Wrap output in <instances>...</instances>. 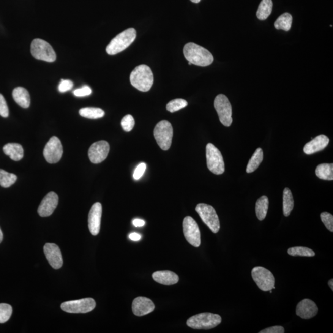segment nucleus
Instances as JSON below:
<instances>
[{"instance_id": "nucleus-1", "label": "nucleus", "mask_w": 333, "mask_h": 333, "mask_svg": "<svg viewBox=\"0 0 333 333\" xmlns=\"http://www.w3.org/2000/svg\"><path fill=\"white\" fill-rule=\"evenodd\" d=\"M184 54L188 62L198 66H208L214 61V57L208 50L192 42L185 45Z\"/></svg>"}, {"instance_id": "nucleus-2", "label": "nucleus", "mask_w": 333, "mask_h": 333, "mask_svg": "<svg viewBox=\"0 0 333 333\" xmlns=\"http://www.w3.org/2000/svg\"><path fill=\"white\" fill-rule=\"evenodd\" d=\"M130 80L136 89L141 92H148L154 83L153 73L147 65H139L131 73Z\"/></svg>"}, {"instance_id": "nucleus-3", "label": "nucleus", "mask_w": 333, "mask_h": 333, "mask_svg": "<svg viewBox=\"0 0 333 333\" xmlns=\"http://www.w3.org/2000/svg\"><path fill=\"white\" fill-rule=\"evenodd\" d=\"M136 37V32L135 29L129 28L125 30L111 41L106 47V51L109 55H115L121 53L134 42Z\"/></svg>"}, {"instance_id": "nucleus-4", "label": "nucleus", "mask_w": 333, "mask_h": 333, "mask_svg": "<svg viewBox=\"0 0 333 333\" xmlns=\"http://www.w3.org/2000/svg\"><path fill=\"white\" fill-rule=\"evenodd\" d=\"M222 323V318L217 314L203 313L198 314L188 319V327L195 329H211Z\"/></svg>"}, {"instance_id": "nucleus-5", "label": "nucleus", "mask_w": 333, "mask_h": 333, "mask_svg": "<svg viewBox=\"0 0 333 333\" xmlns=\"http://www.w3.org/2000/svg\"><path fill=\"white\" fill-rule=\"evenodd\" d=\"M31 53L35 59L48 62L56 61L55 51L50 43L42 39H36L32 41Z\"/></svg>"}, {"instance_id": "nucleus-6", "label": "nucleus", "mask_w": 333, "mask_h": 333, "mask_svg": "<svg viewBox=\"0 0 333 333\" xmlns=\"http://www.w3.org/2000/svg\"><path fill=\"white\" fill-rule=\"evenodd\" d=\"M195 210L202 220L208 226L212 233H217L219 231L220 228L219 218L214 207L208 204L201 203L196 206Z\"/></svg>"}, {"instance_id": "nucleus-7", "label": "nucleus", "mask_w": 333, "mask_h": 333, "mask_svg": "<svg viewBox=\"0 0 333 333\" xmlns=\"http://www.w3.org/2000/svg\"><path fill=\"white\" fill-rule=\"evenodd\" d=\"M154 135L160 148L168 151L171 147L173 136V128L171 123L166 121L158 123L154 128Z\"/></svg>"}, {"instance_id": "nucleus-8", "label": "nucleus", "mask_w": 333, "mask_h": 333, "mask_svg": "<svg viewBox=\"0 0 333 333\" xmlns=\"http://www.w3.org/2000/svg\"><path fill=\"white\" fill-rule=\"evenodd\" d=\"M207 165L213 174L221 175L224 173L225 163L221 152L211 143L206 146Z\"/></svg>"}, {"instance_id": "nucleus-9", "label": "nucleus", "mask_w": 333, "mask_h": 333, "mask_svg": "<svg viewBox=\"0 0 333 333\" xmlns=\"http://www.w3.org/2000/svg\"><path fill=\"white\" fill-rule=\"evenodd\" d=\"M251 276L258 288L263 291L275 289V280L274 275L263 267H255L251 270Z\"/></svg>"}, {"instance_id": "nucleus-10", "label": "nucleus", "mask_w": 333, "mask_h": 333, "mask_svg": "<svg viewBox=\"0 0 333 333\" xmlns=\"http://www.w3.org/2000/svg\"><path fill=\"white\" fill-rule=\"evenodd\" d=\"M214 107L216 109L220 121L225 127H230L233 123L232 106L225 95L220 94L215 98Z\"/></svg>"}, {"instance_id": "nucleus-11", "label": "nucleus", "mask_w": 333, "mask_h": 333, "mask_svg": "<svg viewBox=\"0 0 333 333\" xmlns=\"http://www.w3.org/2000/svg\"><path fill=\"white\" fill-rule=\"evenodd\" d=\"M96 307V302L92 298H85L62 303L61 309L70 313H86L91 312Z\"/></svg>"}, {"instance_id": "nucleus-12", "label": "nucleus", "mask_w": 333, "mask_h": 333, "mask_svg": "<svg viewBox=\"0 0 333 333\" xmlns=\"http://www.w3.org/2000/svg\"><path fill=\"white\" fill-rule=\"evenodd\" d=\"M183 230L188 243L195 247L200 246L201 232L196 221L192 217H186L183 222Z\"/></svg>"}, {"instance_id": "nucleus-13", "label": "nucleus", "mask_w": 333, "mask_h": 333, "mask_svg": "<svg viewBox=\"0 0 333 333\" xmlns=\"http://www.w3.org/2000/svg\"><path fill=\"white\" fill-rule=\"evenodd\" d=\"M63 154V147L61 141L56 136H53L46 144L43 150V155L48 163H56L61 160Z\"/></svg>"}, {"instance_id": "nucleus-14", "label": "nucleus", "mask_w": 333, "mask_h": 333, "mask_svg": "<svg viewBox=\"0 0 333 333\" xmlns=\"http://www.w3.org/2000/svg\"><path fill=\"white\" fill-rule=\"evenodd\" d=\"M109 149V144L105 141L95 142L90 147L88 151L89 158L93 163H100L107 158Z\"/></svg>"}, {"instance_id": "nucleus-15", "label": "nucleus", "mask_w": 333, "mask_h": 333, "mask_svg": "<svg viewBox=\"0 0 333 333\" xmlns=\"http://www.w3.org/2000/svg\"><path fill=\"white\" fill-rule=\"evenodd\" d=\"M59 198L56 193L51 192L47 194L43 199L38 209V213L40 217L50 216L53 214L58 206Z\"/></svg>"}, {"instance_id": "nucleus-16", "label": "nucleus", "mask_w": 333, "mask_h": 333, "mask_svg": "<svg viewBox=\"0 0 333 333\" xmlns=\"http://www.w3.org/2000/svg\"><path fill=\"white\" fill-rule=\"evenodd\" d=\"M102 215V204L100 203H95L90 210L88 218L89 229L93 236H97L99 233Z\"/></svg>"}, {"instance_id": "nucleus-17", "label": "nucleus", "mask_w": 333, "mask_h": 333, "mask_svg": "<svg viewBox=\"0 0 333 333\" xmlns=\"http://www.w3.org/2000/svg\"><path fill=\"white\" fill-rule=\"evenodd\" d=\"M46 258L54 269L61 268L63 265L62 254L59 247L55 244L47 243L44 246Z\"/></svg>"}, {"instance_id": "nucleus-18", "label": "nucleus", "mask_w": 333, "mask_h": 333, "mask_svg": "<svg viewBox=\"0 0 333 333\" xmlns=\"http://www.w3.org/2000/svg\"><path fill=\"white\" fill-rule=\"evenodd\" d=\"M133 314L137 316H143L152 313L155 309L154 302L145 297H138L132 303Z\"/></svg>"}, {"instance_id": "nucleus-19", "label": "nucleus", "mask_w": 333, "mask_h": 333, "mask_svg": "<svg viewBox=\"0 0 333 333\" xmlns=\"http://www.w3.org/2000/svg\"><path fill=\"white\" fill-rule=\"evenodd\" d=\"M318 312V307L316 306L315 303L310 299L302 300L297 305L296 315L305 320L313 318Z\"/></svg>"}, {"instance_id": "nucleus-20", "label": "nucleus", "mask_w": 333, "mask_h": 333, "mask_svg": "<svg viewBox=\"0 0 333 333\" xmlns=\"http://www.w3.org/2000/svg\"><path fill=\"white\" fill-rule=\"evenodd\" d=\"M329 139L326 136L321 135L316 136L312 141L308 142L304 147L305 154L311 155L323 151L328 145Z\"/></svg>"}, {"instance_id": "nucleus-21", "label": "nucleus", "mask_w": 333, "mask_h": 333, "mask_svg": "<svg viewBox=\"0 0 333 333\" xmlns=\"http://www.w3.org/2000/svg\"><path fill=\"white\" fill-rule=\"evenodd\" d=\"M152 278L155 282L165 285H174L179 282L178 275L169 270L155 272Z\"/></svg>"}, {"instance_id": "nucleus-22", "label": "nucleus", "mask_w": 333, "mask_h": 333, "mask_svg": "<svg viewBox=\"0 0 333 333\" xmlns=\"http://www.w3.org/2000/svg\"><path fill=\"white\" fill-rule=\"evenodd\" d=\"M12 96L15 102L23 108L29 107L31 98L28 91L23 87H16L13 90Z\"/></svg>"}, {"instance_id": "nucleus-23", "label": "nucleus", "mask_w": 333, "mask_h": 333, "mask_svg": "<svg viewBox=\"0 0 333 333\" xmlns=\"http://www.w3.org/2000/svg\"><path fill=\"white\" fill-rule=\"evenodd\" d=\"M4 153L14 161H20L24 157L23 146L18 143H8L3 147Z\"/></svg>"}, {"instance_id": "nucleus-24", "label": "nucleus", "mask_w": 333, "mask_h": 333, "mask_svg": "<svg viewBox=\"0 0 333 333\" xmlns=\"http://www.w3.org/2000/svg\"><path fill=\"white\" fill-rule=\"evenodd\" d=\"M294 206L293 194L288 188H285L283 195V211L285 217L289 216Z\"/></svg>"}, {"instance_id": "nucleus-25", "label": "nucleus", "mask_w": 333, "mask_h": 333, "mask_svg": "<svg viewBox=\"0 0 333 333\" xmlns=\"http://www.w3.org/2000/svg\"><path fill=\"white\" fill-rule=\"evenodd\" d=\"M269 207V199L266 196H261L257 200L255 211L257 218L262 221L266 218Z\"/></svg>"}, {"instance_id": "nucleus-26", "label": "nucleus", "mask_w": 333, "mask_h": 333, "mask_svg": "<svg viewBox=\"0 0 333 333\" xmlns=\"http://www.w3.org/2000/svg\"><path fill=\"white\" fill-rule=\"evenodd\" d=\"M292 23H293V16L288 13H285L279 16L275 22L274 26L275 29L283 30L285 31H289L291 28Z\"/></svg>"}, {"instance_id": "nucleus-27", "label": "nucleus", "mask_w": 333, "mask_h": 333, "mask_svg": "<svg viewBox=\"0 0 333 333\" xmlns=\"http://www.w3.org/2000/svg\"><path fill=\"white\" fill-rule=\"evenodd\" d=\"M315 174L319 179L325 180H332V163H322V164L318 165L315 170Z\"/></svg>"}, {"instance_id": "nucleus-28", "label": "nucleus", "mask_w": 333, "mask_h": 333, "mask_svg": "<svg viewBox=\"0 0 333 333\" xmlns=\"http://www.w3.org/2000/svg\"><path fill=\"white\" fill-rule=\"evenodd\" d=\"M272 0H262L257 10V18L260 20H266L272 13Z\"/></svg>"}, {"instance_id": "nucleus-29", "label": "nucleus", "mask_w": 333, "mask_h": 333, "mask_svg": "<svg viewBox=\"0 0 333 333\" xmlns=\"http://www.w3.org/2000/svg\"><path fill=\"white\" fill-rule=\"evenodd\" d=\"M264 157L263 151L261 148H258L254 152L252 157H251L249 163L247 166L246 171L247 173H252L259 168L262 162H263Z\"/></svg>"}, {"instance_id": "nucleus-30", "label": "nucleus", "mask_w": 333, "mask_h": 333, "mask_svg": "<svg viewBox=\"0 0 333 333\" xmlns=\"http://www.w3.org/2000/svg\"><path fill=\"white\" fill-rule=\"evenodd\" d=\"M79 113L80 116L92 119L102 118L105 115V112L102 109L97 108H84L81 109Z\"/></svg>"}, {"instance_id": "nucleus-31", "label": "nucleus", "mask_w": 333, "mask_h": 333, "mask_svg": "<svg viewBox=\"0 0 333 333\" xmlns=\"http://www.w3.org/2000/svg\"><path fill=\"white\" fill-rule=\"evenodd\" d=\"M17 180L16 175L8 173L0 169V185L4 188H8L15 184Z\"/></svg>"}, {"instance_id": "nucleus-32", "label": "nucleus", "mask_w": 333, "mask_h": 333, "mask_svg": "<svg viewBox=\"0 0 333 333\" xmlns=\"http://www.w3.org/2000/svg\"><path fill=\"white\" fill-rule=\"evenodd\" d=\"M288 253L292 256L313 257L315 256V253L313 250L305 247L289 248Z\"/></svg>"}, {"instance_id": "nucleus-33", "label": "nucleus", "mask_w": 333, "mask_h": 333, "mask_svg": "<svg viewBox=\"0 0 333 333\" xmlns=\"http://www.w3.org/2000/svg\"><path fill=\"white\" fill-rule=\"evenodd\" d=\"M188 105V102L186 100L182 99V98H177L171 100L166 105V110L170 112V113H175V112L178 111L183 108L186 107Z\"/></svg>"}, {"instance_id": "nucleus-34", "label": "nucleus", "mask_w": 333, "mask_h": 333, "mask_svg": "<svg viewBox=\"0 0 333 333\" xmlns=\"http://www.w3.org/2000/svg\"><path fill=\"white\" fill-rule=\"evenodd\" d=\"M12 312V307L10 305L0 304V323H4L9 320Z\"/></svg>"}, {"instance_id": "nucleus-35", "label": "nucleus", "mask_w": 333, "mask_h": 333, "mask_svg": "<svg viewBox=\"0 0 333 333\" xmlns=\"http://www.w3.org/2000/svg\"><path fill=\"white\" fill-rule=\"evenodd\" d=\"M121 125L123 129L125 132H129L134 127L135 120L132 116L128 114L122 119Z\"/></svg>"}, {"instance_id": "nucleus-36", "label": "nucleus", "mask_w": 333, "mask_h": 333, "mask_svg": "<svg viewBox=\"0 0 333 333\" xmlns=\"http://www.w3.org/2000/svg\"><path fill=\"white\" fill-rule=\"evenodd\" d=\"M322 222L325 225L327 230L333 232V216L328 212H324L321 214Z\"/></svg>"}, {"instance_id": "nucleus-37", "label": "nucleus", "mask_w": 333, "mask_h": 333, "mask_svg": "<svg viewBox=\"0 0 333 333\" xmlns=\"http://www.w3.org/2000/svg\"><path fill=\"white\" fill-rule=\"evenodd\" d=\"M9 115L8 105L5 98L0 94V116L3 117H7Z\"/></svg>"}, {"instance_id": "nucleus-38", "label": "nucleus", "mask_w": 333, "mask_h": 333, "mask_svg": "<svg viewBox=\"0 0 333 333\" xmlns=\"http://www.w3.org/2000/svg\"><path fill=\"white\" fill-rule=\"evenodd\" d=\"M73 86V84L72 81L62 79L61 82L59 85L58 90L60 92L64 93L69 91V90L72 89Z\"/></svg>"}, {"instance_id": "nucleus-39", "label": "nucleus", "mask_w": 333, "mask_h": 333, "mask_svg": "<svg viewBox=\"0 0 333 333\" xmlns=\"http://www.w3.org/2000/svg\"><path fill=\"white\" fill-rule=\"evenodd\" d=\"M146 169V164L145 163H141L135 169L134 173H133V178L135 180L140 179L142 176L145 173Z\"/></svg>"}, {"instance_id": "nucleus-40", "label": "nucleus", "mask_w": 333, "mask_h": 333, "mask_svg": "<svg viewBox=\"0 0 333 333\" xmlns=\"http://www.w3.org/2000/svg\"><path fill=\"white\" fill-rule=\"evenodd\" d=\"M91 94L92 90L89 86H84L82 88L78 89L73 91V94L78 97L89 96Z\"/></svg>"}, {"instance_id": "nucleus-41", "label": "nucleus", "mask_w": 333, "mask_h": 333, "mask_svg": "<svg viewBox=\"0 0 333 333\" xmlns=\"http://www.w3.org/2000/svg\"><path fill=\"white\" fill-rule=\"evenodd\" d=\"M285 332V329L281 326H275L268 327L262 331H259V333H284Z\"/></svg>"}, {"instance_id": "nucleus-42", "label": "nucleus", "mask_w": 333, "mask_h": 333, "mask_svg": "<svg viewBox=\"0 0 333 333\" xmlns=\"http://www.w3.org/2000/svg\"><path fill=\"white\" fill-rule=\"evenodd\" d=\"M133 225L135 226V227H142L144 225H145V222L143 220L141 219H135L133 220Z\"/></svg>"}, {"instance_id": "nucleus-43", "label": "nucleus", "mask_w": 333, "mask_h": 333, "mask_svg": "<svg viewBox=\"0 0 333 333\" xmlns=\"http://www.w3.org/2000/svg\"><path fill=\"white\" fill-rule=\"evenodd\" d=\"M129 238L132 241H138L141 239L140 234L136 233H132L130 234Z\"/></svg>"}, {"instance_id": "nucleus-44", "label": "nucleus", "mask_w": 333, "mask_h": 333, "mask_svg": "<svg viewBox=\"0 0 333 333\" xmlns=\"http://www.w3.org/2000/svg\"><path fill=\"white\" fill-rule=\"evenodd\" d=\"M328 285L329 288L331 289V290H333V280L331 279L328 282Z\"/></svg>"}, {"instance_id": "nucleus-45", "label": "nucleus", "mask_w": 333, "mask_h": 333, "mask_svg": "<svg viewBox=\"0 0 333 333\" xmlns=\"http://www.w3.org/2000/svg\"><path fill=\"white\" fill-rule=\"evenodd\" d=\"M2 240H3V233L1 229H0V243H1Z\"/></svg>"}, {"instance_id": "nucleus-46", "label": "nucleus", "mask_w": 333, "mask_h": 333, "mask_svg": "<svg viewBox=\"0 0 333 333\" xmlns=\"http://www.w3.org/2000/svg\"><path fill=\"white\" fill-rule=\"evenodd\" d=\"M190 1L195 3V4H198V3L200 2L201 0H190Z\"/></svg>"}, {"instance_id": "nucleus-47", "label": "nucleus", "mask_w": 333, "mask_h": 333, "mask_svg": "<svg viewBox=\"0 0 333 333\" xmlns=\"http://www.w3.org/2000/svg\"><path fill=\"white\" fill-rule=\"evenodd\" d=\"M188 65H192V63H191L190 62H188Z\"/></svg>"}]
</instances>
